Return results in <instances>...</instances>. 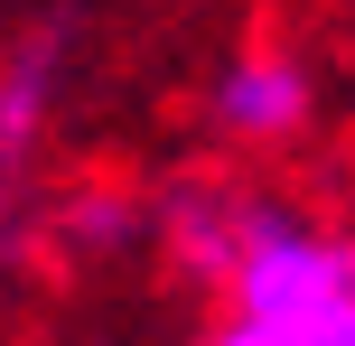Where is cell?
<instances>
[{"instance_id": "cell-1", "label": "cell", "mask_w": 355, "mask_h": 346, "mask_svg": "<svg viewBox=\"0 0 355 346\" xmlns=\"http://www.w3.org/2000/svg\"><path fill=\"white\" fill-rule=\"evenodd\" d=\"M206 346H355V243L243 216L225 253V328Z\"/></svg>"}, {"instance_id": "cell-2", "label": "cell", "mask_w": 355, "mask_h": 346, "mask_svg": "<svg viewBox=\"0 0 355 346\" xmlns=\"http://www.w3.org/2000/svg\"><path fill=\"white\" fill-rule=\"evenodd\" d=\"M309 103V85L281 66V56H243V66L225 75V94H215V112H225L234 131H290Z\"/></svg>"}]
</instances>
